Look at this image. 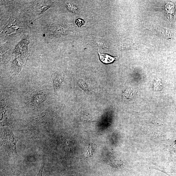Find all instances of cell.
Masks as SVG:
<instances>
[{
  "mask_svg": "<svg viewBox=\"0 0 176 176\" xmlns=\"http://www.w3.org/2000/svg\"><path fill=\"white\" fill-rule=\"evenodd\" d=\"M19 137L16 136L12 130L8 128L3 129L1 133V150L6 158L8 159L19 158L17 151Z\"/></svg>",
  "mask_w": 176,
  "mask_h": 176,
  "instance_id": "1",
  "label": "cell"
},
{
  "mask_svg": "<svg viewBox=\"0 0 176 176\" xmlns=\"http://www.w3.org/2000/svg\"><path fill=\"white\" fill-rule=\"evenodd\" d=\"M53 111L49 107L43 112L35 116L30 121L29 126L37 128L49 124L54 118Z\"/></svg>",
  "mask_w": 176,
  "mask_h": 176,
  "instance_id": "2",
  "label": "cell"
},
{
  "mask_svg": "<svg viewBox=\"0 0 176 176\" xmlns=\"http://www.w3.org/2000/svg\"><path fill=\"white\" fill-rule=\"evenodd\" d=\"M47 96V94L41 91L32 94L28 99V105L32 108L40 106L46 99Z\"/></svg>",
  "mask_w": 176,
  "mask_h": 176,
  "instance_id": "3",
  "label": "cell"
},
{
  "mask_svg": "<svg viewBox=\"0 0 176 176\" xmlns=\"http://www.w3.org/2000/svg\"><path fill=\"white\" fill-rule=\"evenodd\" d=\"M155 33L168 41L172 40L173 32L172 30L168 29L160 25L155 26L153 29Z\"/></svg>",
  "mask_w": 176,
  "mask_h": 176,
  "instance_id": "4",
  "label": "cell"
},
{
  "mask_svg": "<svg viewBox=\"0 0 176 176\" xmlns=\"http://www.w3.org/2000/svg\"><path fill=\"white\" fill-rule=\"evenodd\" d=\"M6 107L4 104L1 106V125L3 126H8L10 125V122L9 120V116Z\"/></svg>",
  "mask_w": 176,
  "mask_h": 176,
  "instance_id": "5",
  "label": "cell"
},
{
  "mask_svg": "<svg viewBox=\"0 0 176 176\" xmlns=\"http://www.w3.org/2000/svg\"><path fill=\"white\" fill-rule=\"evenodd\" d=\"M3 173L4 176H29L28 174L16 169H10L4 170Z\"/></svg>",
  "mask_w": 176,
  "mask_h": 176,
  "instance_id": "6",
  "label": "cell"
},
{
  "mask_svg": "<svg viewBox=\"0 0 176 176\" xmlns=\"http://www.w3.org/2000/svg\"><path fill=\"white\" fill-rule=\"evenodd\" d=\"M63 76L61 74H56L53 78V87L55 92L59 88L63 81Z\"/></svg>",
  "mask_w": 176,
  "mask_h": 176,
  "instance_id": "7",
  "label": "cell"
},
{
  "mask_svg": "<svg viewBox=\"0 0 176 176\" xmlns=\"http://www.w3.org/2000/svg\"><path fill=\"white\" fill-rule=\"evenodd\" d=\"M101 61L104 63H111L115 60L118 59V57H113L108 54H102L98 52Z\"/></svg>",
  "mask_w": 176,
  "mask_h": 176,
  "instance_id": "8",
  "label": "cell"
},
{
  "mask_svg": "<svg viewBox=\"0 0 176 176\" xmlns=\"http://www.w3.org/2000/svg\"><path fill=\"white\" fill-rule=\"evenodd\" d=\"M121 43L120 45L122 49H133L136 48V44L131 42H123Z\"/></svg>",
  "mask_w": 176,
  "mask_h": 176,
  "instance_id": "9",
  "label": "cell"
},
{
  "mask_svg": "<svg viewBox=\"0 0 176 176\" xmlns=\"http://www.w3.org/2000/svg\"><path fill=\"white\" fill-rule=\"evenodd\" d=\"M44 162L43 160L40 169V170L38 172V174H37V176H42V174L43 172V169L44 168Z\"/></svg>",
  "mask_w": 176,
  "mask_h": 176,
  "instance_id": "10",
  "label": "cell"
},
{
  "mask_svg": "<svg viewBox=\"0 0 176 176\" xmlns=\"http://www.w3.org/2000/svg\"><path fill=\"white\" fill-rule=\"evenodd\" d=\"M84 21L83 20L80 19H78L76 21V23L79 27L84 24Z\"/></svg>",
  "mask_w": 176,
  "mask_h": 176,
  "instance_id": "11",
  "label": "cell"
}]
</instances>
